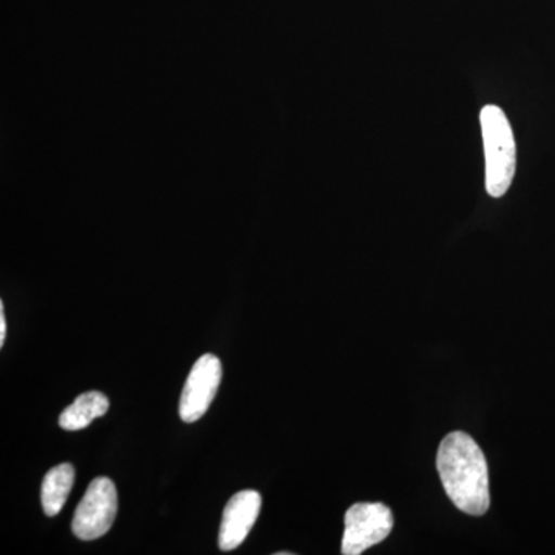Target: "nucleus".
<instances>
[{"instance_id":"7ed1b4c3","label":"nucleus","mask_w":555,"mask_h":555,"mask_svg":"<svg viewBox=\"0 0 555 555\" xmlns=\"http://www.w3.org/2000/svg\"><path fill=\"white\" fill-rule=\"evenodd\" d=\"M118 514V492L107 477H98L87 488L73 517L72 529L80 540H96L107 534Z\"/></svg>"},{"instance_id":"1a4fd4ad","label":"nucleus","mask_w":555,"mask_h":555,"mask_svg":"<svg viewBox=\"0 0 555 555\" xmlns=\"http://www.w3.org/2000/svg\"><path fill=\"white\" fill-rule=\"evenodd\" d=\"M7 337V323H5V310H3V302L0 305V346H3Z\"/></svg>"},{"instance_id":"0eeeda50","label":"nucleus","mask_w":555,"mask_h":555,"mask_svg":"<svg viewBox=\"0 0 555 555\" xmlns=\"http://www.w3.org/2000/svg\"><path fill=\"white\" fill-rule=\"evenodd\" d=\"M108 398L104 393L91 390L76 398L72 406L65 409L60 416V426L64 430H80L93 423V420L107 414Z\"/></svg>"},{"instance_id":"423d86ee","label":"nucleus","mask_w":555,"mask_h":555,"mask_svg":"<svg viewBox=\"0 0 555 555\" xmlns=\"http://www.w3.org/2000/svg\"><path fill=\"white\" fill-rule=\"evenodd\" d=\"M261 503L259 492L251 489L241 491L229 500L222 514L221 529H219V550H236L246 540L257 521Z\"/></svg>"},{"instance_id":"f257e3e1","label":"nucleus","mask_w":555,"mask_h":555,"mask_svg":"<svg viewBox=\"0 0 555 555\" xmlns=\"http://www.w3.org/2000/svg\"><path fill=\"white\" fill-rule=\"evenodd\" d=\"M437 469L452 503L469 516H483L491 506L489 470L473 437L452 433L438 448Z\"/></svg>"},{"instance_id":"39448f33","label":"nucleus","mask_w":555,"mask_h":555,"mask_svg":"<svg viewBox=\"0 0 555 555\" xmlns=\"http://www.w3.org/2000/svg\"><path fill=\"white\" fill-rule=\"evenodd\" d=\"M221 378L222 366L217 356L206 353L196 361L179 401V415L182 422L195 423L203 418L217 396Z\"/></svg>"},{"instance_id":"20e7f679","label":"nucleus","mask_w":555,"mask_h":555,"mask_svg":"<svg viewBox=\"0 0 555 555\" xmlns=\"http://www.w3.org/2000/svg\"><path fill=\"white\" fill-rule=\"evenodd\" d=\"M345 525L341 554L360 555L390 534L392 511L383 503H357L347 509Z\"/></svg>"},{"instance_id":"6e6552de","label":"nucleus","mask_w":555,"mask_h":555,"mask_svg":"<svg viewBox=\"0 0 555 555\" xmlns=\"http://www.w3.org/2000/svg\"><path fill=\"white\" fill-rule=\"evenodd\" d=\"M75 483V467L69 463L53 467L42 481V507L49 517L57 516L67 502L69 491Z\"/></svg>"},{"instance_id":"f03ea898","label":"nucleus","mask_w":555,"mask_h":555,"mask_svg":"<svg viewBox=\"0 0 555 555\" xmlns=\"http://www.w3.org/2000/svg\"><path fill=\"white\" fill-rule=\"evenodd\" d=\"M480 124L486 160V192L492 198H502L516 177V139L505 112L496 105H486L481 109Z\"/></svg>"}]
</instances>
